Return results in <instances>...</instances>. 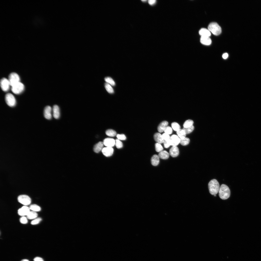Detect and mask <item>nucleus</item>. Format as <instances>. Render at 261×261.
I'll list each match as a JSON object with an SVG mask.
<instances>
[{"mask_svg": "<svg viewBox=\"0 0 261 261\" xmlns=\"http://www.w3.org/2000/svg\"><path fill=\"white\" fill-rule=\"evenodd\" d=\"M163 144L165 148H167L171 146L169 139L167 141L164 140Z\"/></svg>", "mask_w": 261, "mask_h": 261, "instance_id": "obj_39", "label": "nucleus"}, {"mask_svg": "<svg viewBox=\"0 0 261 261\" xmlns=\"http://www.w3.org/2000/svg\"><path fill=\"white\" fill-rule=\"evenodd\" d=\"M117 137L118 139L119 140H125L126 139V137L124 134H117Z\"/></svg>", "mask_w": 261, "mask_h": 261, "instance_id": "obj_38", "label": "nucleus"}, {"mask_svg": "<svg viewBox=\"0 0 261 261\" xmlns=\"http://www.w3.org/2000/svg\"><path fill=\"white\" fill-rule=\"evenodd\" d=\"M103 143L107 147H112L115 145V141L112 138H106L104 139Z\"/></svg>", "mask_w": 261, "mask_h": 261, "instance_id": "obj_12", "label": "nucleus"}, {"mask_svg": "<svg viewBox=\"0 0 261 261\" xmlns=\"http://www.w3.org/2000/svg\"><path fill=\"white\" fill-rule=\"evenodd\" d=\"M214 196L215 197H216V195H214Z\"/></svg>", "mask_w": 261, "mask_h": 261, "instance_id": "obj_46", "label": "nucleus"}, {"mask_svg": "<svg viewBox=\"0 0 261 261\" xmlns=\"http://www.w3.org/2000/svg\"><path fill=\"white\" fill-rule=\"evenodd\" d=\"M156 2L155 0H149L148 3L150 5H152L155 4Z\"/></svg>", "mask_w": 261, "mask_h": 261, "instance_id": "obj_41", "label": "nucleus"}, {"mask_svg": "<svg viewBox=\"0 0 261 261\" xmlns=\"http://www.w3.org/2000/svg\"><path fill=\"white\" fill-rule=\"evenodd\" d=\"M20 222L23 224H26L28 222L27 218L24 217H22L20 219Z\"/></svg>", "mask_w": 261, "mask_h": 261, "instance_id": "obj_37", "label": "nucleus"}, {"mask_svg": "<svg viewBox=\"0 0 261 261\" xmlns=\"http://www.w3.org/2000/svg\"><path fill=\"white\" fill-rule=\"evenodd\" d=\"M228 54L226 53L223 54L222 55V57L224 59H226L228 57Z\"/></svg>", "mask_w": 261, "mask_h": 261, "instance_id": "obj_43", "label": "nucleus"}, {"mask_svg": "<svg viewBox=\"0 0 261 261\" xmlns=\"http://www.w3.org/2000/svg\"><path fill=\"white\" fill-rule=\"evenodd\" d=\"M208 29L210 32L215 35H218L222 33L221 27L216 22L210 23L208 27Z\"/></svg>", "mask_w": 261, "mask_h": 261, "instance_id": "obj_3", "label": "nucleus"}, {"mask_svg": "<svg viewBox=\"0 0 261 261\" xmlns=\"http://www.w3.org/2000/svg\"><path fill=\"white\" fill-rule=\"evenodd\" d=\"M106 134L110 137H113L115 136L116 134V133L114 130L112 129H108L106 132Z\"/></svg>", "mask_w": 261, "mask_h": 261, "instance_id": "obj_28", "label": "nucleus"}, {"mask_svg": "<svg viewBox=\"0 0 261 261\" xmlns=\"http://www.w3.org/2000/svg\"><path fill=\"white\" fill-rule=\"evenodd\" d=\"M169 141L171 146H177L180 143V139L178 136L173 135L170 137Z\"/></svg>", "mask_w": 261, "mask_h": 261, "instance_id": "obj_9", "label": "nucleus"}, {"mask_svg": "<svg viewBox=\"0 0 261 261\" xmlns=\"http://www.w3.org/2000/svg\"><path fill=\"white\" fill-rule=\"evenodd\" d=\"M34 261H44L43 259L39 257H36L34 259Z\"/></svg>", "mask_w": 261, "mask_h": 261, "instance_id": "obj_42", "label": "nucleus"}, {"mask_svg": "<svg viewBox=\"0 0 261 261\" xmlns=\"http://www.w3.org/2000/svg\"><path fill=\"white\" fill-rule=\"evenodd\" d=\"M180 144L182 145L186 146L188 145L190 142L189 139L188 138L185 137L183 139H180Z\"/></svg>", "mask_w": 261, "mask_h": 261, "instance_id": "obj_25", "label": "nucleus"}, {"mask_svg": "<svg viewBox=\"0 0 261 261\" xmlns=\"http://www.w3.org/2000/svg\"><path fill=\"white\" fill-rule=\"evenodd\" d=\"M219 196L222 200L228 199L230 195V191L228 187L226 185L223 184L220 186L219 191Z\"/></svg>", "mask_w": 261, "mask_h": 261, "instance_id": "obj_2", "label": "nucleus"}, {"mask_svg": "<svg viewBox=\"0 0 261 261\" xmlns=\"http://www.w3.org/2000/svg\"><path fill=\"white\" fill-rule=\"evenodd\" d=\"M162 136L164 140L167 141L170 139V136L169 135L165 133H163Z\"/></svg>", "mask_w": 261, "mask_h": 261, "instance_id": "obj_40", "label": "nucleus"}, {"mask_svg": "<svg viewBox=\"0 0 261 261\" xmlns=\"http://www.w3.org/2000/svg\"><path fill=\"white\" fill-rule=\"evenodd\" d=\"M172 128L169 126H167L165 128L164 132L165 133L170 135L172 133Z\"/></svg>", "mask_w": 261, "mask_h": 261, "instance_id": "obj_35", "label": "nucleus"}, {"mask_svg": "<svg viewBox=\"0 0 261 261\" xmlns=\"http://www.w3.org/2000/svg\"><path fill=\"white\" fill-rule=\"evenodd\" d=\"M200 42L202 44L206 45H210L212 42L211 39L209 37L203 36H201Z\"/></svg>", "mask_w": 261, "mask_h": 261, "instance_id": "obj_15", "label": "nucleus"}, {"mask_svg": "<svg viewBox=\"0 0 261 261\" xmlns=\"http://www.w3.org/2000/svg\"><path fill=\"white\" fill-rule=\"evenodd\" d=\"M115 145L116 147L118 149H121L123 146V144L122 142L118 139L116 140Z\"/></svg>", "mask_w": 261, "mask_h": 261, "instance_id": "obj_34", "label": "nucleus"}, {"mask_svg": "<svg viewBox=\"0 0 261 261\" xmlns=\"http://www.w3.org/2000/svg\"><path fill=\"white\" fill-rule=\"evenodd\" d=\"M18 200L20 203L27 206L30 205L31 202L30 198L26 195H21L18 197Z\"/></svg>", "mask_w": 261, "mask_h": 261, "instance_id": "obj_6", "label": "nucleus"}, {"mask_svg": "<svg viewBox=\"0 0 261 261\" xmlns=\"http://www.w3.org/2000/svg\"><path fill=\"white\" fill-rule=\"evenodd\" d=\"M52 111V108L50 106H47L45 107L44 111V115L46 119L49 120L51 119Z\"/></svg>", "mask_w": 261, "mask_h": 261, "instance_id": "obj_11", "label": "nucleus"}, {"mask_svg": "<svg viewBox=\"0 0 261 261\" xmlns=\"http://www.w3.org/2000/svg\"><path fill=\"white\" fill-rule=\"evenodd\" d=\"M155 149L156 151L158 152H160L162 151L163 148L161 144L156 143L155 145Z\"/></svg>", "mask_w": 261, "mask_h": 261, "instance_id": "obj_33", "label": "nucleus"}, {"mask_svg": "<svg viewBox=\"0 0 261 261\" xmlns=\"http://www.w3.org/2000/svg\"><path fill=\"white\" fill-rule=\"evenodd\" d=\"M30 210L29 207L26 206H23L18 210V214L22 217L27 216L30 211Z\"/></svg>", "mask_w": 261, "mask_h": 261, "instance_id": "obj_10", "label": "nucleus"}, {"mask_svg": "<svg viewBox=\"0 0 261 261\" xmlns=\"http://www.w3.org/2000/svg\"><path fill=\"white\" fill-rule=\"evenodd\" d=\"M11 87V90L12 91L16 94H18L21 93L24 89V85L20 82Z\"/></svg>", "mask_w": 261, "mask_h": 261, "instance_id": "obj_5", "label": "nucleus"}, {"mask_svg": "<svg viewBox=\"0 0 261 261\" xmlns=\"http://www.w3.org/2000/svg\"><path fill=\"white\" fill-rule=\"evenodd\" d=\"M154 138L157 143L161 144L163 143L164 140L162 135L160 133H155L154 135Z\"/></svg>", "mask_w": 261, "mask_h": 261, "instance_id": "obj_19", "label": "nucleus"}, {"mask_svg": "<svg viewBox=\"0 0 261 261\" xmlns=\"http://www.w3.org/2000/svg\"><path fill=\"white\" fill-rule=\"evenodd\" d=\"M8 80L10 85L12 86L20 82V78L17 73H12L9 75Z\"/></svg>", "mask_w": 261, "mask_h": 261, "instance_id": "obj_7", "label": "nucleus"}, {"mask_svg": "<svg viewBox=\"0 0 261 261\" xmlns=\"http://www.w3.org/2000/svg\"><path fill=\"white\" fill-rule=\"evenodd\" d=\"M102 152L103 154L106 157L111 156L114 152V150L112 147H106L103 148Z\"/></svg>", "mask_w": 261, "mask_h": 261, "instance_id": "obj_13", "label": "nucleus"}, {"mask_svg": "<svg viewBox=\"0 0 261 261\" xmlns=\"http://www.w3.org/2000/svg\"><path fill=\"white\" fill-rule=\"evenodd\" d=\"M168 122L167 121H164L162 122L159 125L158 127V132L161 133L164 131L165 128L168 126Z\"/></svg>", "mask_w": 261, "mask_h": 261, "instance_id": "obj_18", "label": "nucleus"}, {"mask_svg": "<svg viewBox=\"0 0 261 261\" xmlns=\"http://www.w3.org/2000/svg\"><path fill=\"white\" fill-rule=\"evenodd\" d=\"M6 103L9 106H15L16 103V99L12 94L10 93L6 94L5 97Z\"/></svg>", "mask_w": 261, "mask_h": 261, "instance_id": "obj_4", "label": "nucleus"}, {"mask_svg": "<svg viewBox=\"0 0 261 261\" xmlns=\"http://www.w3.org/2000/svg\"><path fill=\"white\" fill-rule=\"evenodd\" d=\"M38 215L37 212L33 211H30L27 216V218L29 220L35 219L37 217Z\"/></svg>", "mask_w": 261, "mask_h": 261, "instance_id": "obj_23", "label": "nucleus"}, {"mask_svg": "<svg viewBox=\"0 0 261 261\" xmlns=\"http://www.w3.org/2000/svg\"><path fill=\"white\" fill-rule=\"evenodd\" d=\"M53 116L56 119H58L60 115V111L59 106L57 105H54L53 108Z\"/></svg>", "mask_w": 261, "mask_h": 261, "instance_id": "obj_17", "label": "nucleus"}, {"mask_svg": "<svg viewBox=\"0 0 261 261\" xmlns=\"http://www.w3.org/2000/svg\"><path fill=\"white\" fill-rule=\"evenodd\" d=\"M21 261H29L27 259H23L21 260Z\"/></svg>", "mask_w": 261, "mask_h": 261, "instance_id": "obj_44", "label": "nucleus"}, {"mask_svg": "<svg viewBox=\"0 0 261 261\" xmlns=\"http://www.w3.org/2000/svg\"><path fill=\"white\" fill-rule=\"evenodd\" d=\"M199 34L201 36L209 37L211 35V33L209 31L205 28L201 29L199 31Z\"/></svg>", "mask_w": 261, "mask_h": 261, "instance_id": "obj_20", "label": "nucleus"}, {"mask_svg": "<svg viewBox=\"0 0 261 261\" xmlns=\"http://www.w3.org/2000/svg\"><path fill=\"white\" fill-rule=\"evenodd\" d=\"M179 153V150L177 146H172L170 150L169 154L172 157H175L177 156Z\"/></svg>", "mask_w": 261, "mask_h": 261, "instance_id": "obj_14", "label": "nucleus"}, {"mask_svg": "<svg viewBox=\"0 0 261 261\" xmlns=\"http://www.w3.org/2000/svg\"><path fill=\"white\" fill-rule=\"evenodd\" d=\"M158 156L155 155L151 158V161L152 165L154 166H157L159 164L160 160Z\"/></svg>", "mask_w": 261, "mask_h": 261, "instance_id": "obj_21", "label": "nucleus"}, {"mask_svg": "<svg viewBox=\"0 0 261 261\" xmlns=\"http://www.w3.org/2000/svg\"><path fill=\"white\" fill-rule=\"evenodd\" d=\"M146 1V0H142V1H143V2H144V1Z\"/></svg>", "mask_w": 261, "mask_h": 261, "instance_id": "obj_45", "label": "nucleus"}, {"mask_svg": "<svg viewBox=\"0 0 261 261\" xmlns=\"http://www.w3.org/2000/svg\"><path fill=\"white\" fill-rule=\"evenodd\" d=\"M170 154L167 151H162L160 152L158 156L160 158L163 159H167L169 157Z\"/></svg>", "mask_w": 261, "mask_h": 261, "instance_id": "obj_22", "label": "nucleus"}, {"mask_svg": "<svg viewBox=\"0 0 261 261\" xmlns=\"http://www.w3.org/2000/svg\"><path fill=\"white\" fill-rule=\"evenodd\" d=\"M29 208L30 210L36 212L39 211L41 210V209L40 206L35 204L31 205Z\"/></svg>", "mask_w": 261, "mask_h": 261, "instance_id": "obj_26", "label": "nucleus"}, {"mask_svg": "<svg viewBox=\"0 0 261 261\" xmlns=\"http://www.w3.org/2000/svg\"><path fill=\"white\" fill-rule=\"evenodd\" d=\"M171 126L173 129L176 131L177 132L180 129V126L176 122H174L172 123Z\"/></svg>", "mask_w": 261, "mask_h": 261, "instance_id": "obj_31", "label": "nucleus"}, {"mask_svg": "<svg viewBox=\"0 0 261 261\" xmlns=\"http://www.w3.org/2000/svg\"><path fill=\"white\" fill-rule=\"evenodd\" d=\"M103 142H100L95 145L93 148L94 152L96 153H98L102 151L104 146Z\"/></svg>", "mask_w": 261, "mask_h": 261, "instance_id": "obj_16", "label": "nucleus"}, {"mask_svg": "<svg viewBox=\"0 0 261 261\" xmlns=\"http://www.w3.org/2000/svg\"><path fill=\"white\" fill-rule=\"evenodd\" d=\"M194 123L193 121L192 120H187L184 123L183 126L184 128H188L193 126Z\"/></svg>", "mask_w": 261, "mask_h": 261, "instance_id": "obj_27", "label": "nucleus"}, {"mask_svg": "<svg viewBox=\"0 0 261 261\" xmlns=\"http://www.w3.org/2000/svg\"><path fill=\"white\" fill-rule=\"evenodd\" d=\"M178 136L180 139H183L185 137L186 134L185 131L183 129H180L177 132Z\"/></svg>", "mask_w": 261, "mask_h": 261, "instance_id": "obj_24", "label": "nucleus"}, {"mask_svg": "<svg viewBox=\"0 0 261 261\" xmlns=\"http://www.w3.org/2000/svg\"><path fill=\"white\" fill-rule=\"evenodd\" d=\"M208 187L209 193L211 195H216L219 192L220 187L219 182L216 179L211 180L208 183Z\"/></svg>", "mask_w": 261, "mask_h": 261, "instance_id": "obj_1", "label": "nucleus"}, {"mask_svg": "<svg viewBox=\"0 0 261 261\" xmlns=\"http://www.w3.org/2000/svg\"><path fill=\"white\" fill-rule=\"evenodd\" d=\"M11 86L8 80L6 78H2L0 81V86L2 90L6 92L9 90Z\"/></svg>", "mask_w": 261, "mask_h": 261, "instance_id": "obj_8", "label": "nucleus"}, {"mask_svg": "<svg viewBox=\"0 0 261 261\" xmlns=\"http://www.w3.org/2000/svg\"><path fill=\"white\" fill-rule=\"evenodd\" d=\"M105 88L107 91L109 93H113L114 92L113 88L110 84L107 83H106L105 84Z\"/></svg>", "mask_w": 261, "mask_h": 261, "instance_id": "obj_29", "label": "nucleus"}, {"mask_svg": "<svg viewBox=\"0 0 261 261\" xmlns=\"http://www.w3.org/2000/svg\"><path fill=\"white\" fill-rule=\"evenodd\" d=\"M42 220V219L40 218H36L33 221L31 222V224L33 225H35L38 224Z\"/></svg>", "mask_w": 261, "mask_h": 261, "instance_id": "obj_36", "label": "nucleus"}, {"mask_svg": "<svg viewBox=\"0 0 261 261\" xmlns=\"http://www.w3.org/2000/svg\"><path fill=\"white\" fill-rule=\"evenodd\" d=\"M183 129L184 131L186 134H188L190 133L193 131L194 129V127L193 125L188 128H183Z\"/></svg>", "mask_w": 261, "mask_h": 261, "instance_id": "obj_30", "label": "nucleus"}, {"mask_svg": "<svg viewBox=\"0 0 261 261\" xmlns=\"http://www.w3.org/2000/svg\"><path fill=\"white\" fill-rule=\"evenodd\" d=\"M105 81L107 83L110 84L111 85L114 86L115 85V83L113 79L111 77H107L105 78Z\"/></svg>", "mask_w": 261, "mask_h": 261, "instance_id": "obj_32", "label": "nucleus"}]
</instances>
